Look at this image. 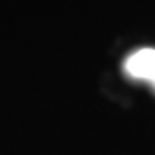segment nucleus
I'll return each instance as SVG.
<instances>
[{
  "mask_svg": "<svg viewBox=\"0 0 155 155\" xmlns=\"http://www.w3.org/2000/svg\"><path fill=\"white\" fill-rule=\"evenodd\" d=\"M124 69L131 78L152 81L155 76V50L141 48L131 54L124 62Z\"/></svg>",
  "mask_w": 155,
  "mask_h": 155,
  "instance_id": "f257e3e1",
  "label": "nucleus"
},
{
  "mask_svg": "<svg viewBox=\"0 0 155 155\" xmlns=\"http://www.w3.org/2000/svg\"><path fill=\"white\" fill-rule=\"evenodd\" d=\"M152 83H153V86H155V76H153V79H152Z\"/></svg>",
  "mask_w": 155,
  "mask_h": 155,
  "instance_id": "f03ea898",
  "label": "nucleus"
}]
</instances>
